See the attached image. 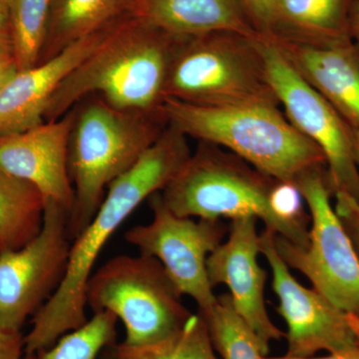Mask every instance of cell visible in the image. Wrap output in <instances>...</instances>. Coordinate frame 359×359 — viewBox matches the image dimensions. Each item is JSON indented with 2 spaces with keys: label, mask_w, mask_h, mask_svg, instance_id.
Masks as SVG:
<instances>
[{
  "label": "cell",
  "mask_w": 359,
  "mask_h": 359,
  "mask_svg": "<svg viewBox=\"0 0 359 359\" xmlns=\"http://www.w3.org/2000/svg\"><path fill=\"white\" fill-rule=\"evenodd\" d=\"M169 126L187 137L230 151L262 173L282 182L327 167L318 146L295 128L280 106L207 107L165 99Z\"/></svg>",
  "instance_id": "4"
},
{
  "label": "cell",
  "mask_w": 359,
  "mask_h": 359,
  "mask_svg": "<svg viewBox=\"0 0 359 359\" xmlns=\"http://www.w3.org/2000/svg\"><path fill=\"white\" fill-rule=\"evenodd\" d=\"M114 359H221L204 318L192 313L184 327L167 339L145 346H114Z\"/></svg>",
  "instance_id": "23"
},
{
  "label": "cell",
  "mask_w": 359,
  "mask_h": 359,
  "mask_svg": "<svg viewBox=\"0 0 359 359\" xmlns=\"http://www.w3.org/2000/svg\"><path fill=\"white\" fill-rule=\"evenodd\" d=\"M294 183L311 216L309 242L302 247L276 235V250L290 269L308 278L337 309L359 316V257L330 202L327 174L318 168Z\"/></svg>",
  "instance_id": "8"
},
{
  "label": "cell",
  "mask_w": 359,
  "mask_h": 359,
  "mask_svg": "<svg viewBox=\"0 0 359 359\" xmlns=\"http://www.w3.org/2000/svg\"><path fill=\"white\" fill-rule=\"evenodd\" d=\"M125 14L179 39L212 32L257 37L241 0H129Z\"/></svg>",
  "instance_id": "17"
},
{
  "label": "cell",
  "mask_w": 359,
  "mask_h": 359,
  "mask_svg": "<svg viewBox=\"0 0 359 359\" xmlns=\"http://www.w3.org/2000/svg\"><path fill=\"white\" fill-rule=\"evenodd\" d=\"M347 320H348L349 325H351L356 339L359 341V316L347 314Z\"/></svg>",
  "instance_id": "32"
},
{
  "label": "cell",
  "mask_w": 359,
  "mask_h": 359,
  "mask_svg": "<svg viewBox=\"0 0 359 359\" xmlns=\"http://www.w3.org/2000/svg\"><path fill=\"white\" fill-rule=\"evenodd\" d=\"M25 335L0 327V359H25Z\"/></svg>",
  "instance_id": "27"
},
{
  "label": "cell",
  "mask_w": 359,
  "mask_h": 359,
  "mask_svg": "<svg viewBox=\"0 0 359 359\" xmlns=\"http://www.w3.org/2000/svg\"><path fill=\"white\" fill-rule=\"evenodd\" d=\"M149 200L152 221L132 228L125 240L140 254L157 259L180 294L193 299L199 313L210 311L218 297L208 276V257L223 243L228 226L222 219L196 221L178 216L167 207L160 192Z\"/></svg>",
  "instance_id": "10"
},
{
  "label": "cell",
  "mask_w": 359,
  "mask_h": 359,
  "mask_svg": "<svg viewBox=\"0 0 359 359\" xmlns=\"http://www.w3.org/2000/svg\"><path fill=\"white\" fill-rule=\"evenodd\" d=\"M256 39L269 84L285 116L325 155L330 191L334 195L351 196L359 202L355 131L292 67L268 35L259 33Z\"/></svg>",
  "instance_id": "9"
},
{
  "label": "cell",
  "mask_w": 359,
  "mask_h": 359,
  "mask_svg": "<svg viewBox=\"0 0 359 359\" xmlns=\"http://www.w3.org/2000/svg\"><path fill=\"white\" fill-rule=\"evenodd\" d=\"M74 112L34 128L0 136V171L29 182L69 214L74 189L69 172V138Z\"/></svg>",
  "instance_id": "14"
},
{
  "label": "cell",
  "mask_w": 359,
  "mask_h": 359,
  "mask_svg": "<svg viewBox=\"0 0 359 359\" xmlns=\"http://www.w3.org/2000/svg\"><path fill=\"white\" fill-rule=\"evenodd\" d=\"M355 28H356V32H358V35H359V0H358V1H356Z\"/></svg>",
  "instance_id": "34"
},
{
  "label": "cell",
  "mask_w": 359,
  "mask_h": 359,
  "mask_svg": "<svg viewBox=\"0 0 359 359\" xmlns=\"http://www.w3.org/2000/svg\"><path fill=\"white\" fill-rule=\"evenodd\" d=\"M261 254L271 266L276 311L287 325V355L311 358L318 351L337 353L358 344L347 314L295 280L276 250V233L268 229L261 233Z\"/></svg>",
  "instance_id": "12"
},
{
  "label": "cell",
  "mask_w": 359,
  "mask_h": 359,
  "mask_svg": "<svg viewBox=\"0 0 359 359\" xmlns=\"http://www.w3.org/2000/svg\"><path fill=\"white\" fill-rule=\"evenodd\" d=\"M7 53H13L11 30L9 27L0 28V57Z\"/></svg>",
  "instance_id": "30"
},
{
  "label": "cell",
  "mask_w": 359,
  "mask_h": 359,
  "mask_svg": "<svg viewBox=\"0 0 359 359\" xmlns=\"http://www.w3.org/2000/svg\"><path fill=\"white\" fill-rule=\"evenodd\" d=\"M174 283L152 257L122 255L92 273L87 306L108 311L121 321L127 346L156 344L178 332L192 313L182 304Z\"/></svg>",
  "instance_id": "7"
},
{
  "label": "cell",
  "mask_w": 359,
  "mask_h": 359,
  "mask_svg": "<svg viewBox=\"0 0 359 359\" xmlns=\"http://www.w3.org/2000/svg\"><path fill=\"white\" fill-rule=\"evenodd\" d=\"M128 2L129 0H53L40 62L109 26L124 15Z\"/></svg>",
  "instance_id": "19"
},
{
  "label": "cell",
  "mask_w": 359,
  "mask_h": 359,
  "mask_svg": "<svg viewBox=\"0 0 359 359\" xmlns=\"http://www.w3.org/2000/svg\"><path fill=\"white\" fill-rule=\"evenodd\" d=\"M257 37L212 32L182 39L170 66L165 99L207 107L280 106Z\"/></svg>",
  "instance_id": "5"
},
{
  "label": "cell",
  "mask_w": 359,
  "mask_h": 359,
  "mask_svg": "<svg viewBox=\"0 0 359 359\" xmlns=\"http://www.w3.org/2000/svg\"><path fill=\"white\" fill-rule=\"evenodd\" d=\"M264 359H359V341L358 344L344 351H337V353H328V355L320 356V358H294L285 354L282 356H264Z\"/></svg>",
  "instance_id": "28"
},
{
  "label": "cell",
  "mask_w": 359,
  "mask_h": 359,
  "mask_svg": "<svg viewBox=\"0 0 359 359\" xmlns=\"http://www.w3.org/2000/svg\"><path fill=\"white\" fill-rule=\"evenodd\" d=\"M191 154L186 135L168 125L141 159L110 184L95 216L71 242L65 278L33 316L32 330L25 337L26 354L52 346L88 320L87 283L101 252L144 201L163 191Z\"/></svg>",
  "instance_id": "1"
},
{
  "label": "cell",
  "mask_w": 359,
  "mask_h": 359,
  "mask_svg": "<svg viewBox=\"0 0 359 359\" xmlns=\"http://www.w3.org/2000/svg\"><path fill=\"white\" fill-rule=\"evenodd\" d=\"M108 27L11 77L0 91V136L20 133L45 122L47 105L54 92L98 46Z\"/></svg>",
  "instance_id": "15"
},
{
  "label": "cell",
  "mask_w": 359,
  "mask_h": 359,
  "mask_svg": "<svg viewBox=\"0 0 359 359\" xmlns=\"http://www.w3.org/2000/svg\"><path fill=\"white\" fill-rule=\"evenodd\" d=\"M276 182L230 151L200 142L160 193L167 207L178 216L212 221L252 217L285 238V226L271 205Z\"/></svg>",
  "instance_id": "6"
},
{
  "label": "cell",
  "mask_w": 359,
  "mask_h": 359,
  "mask_svg": "<svg viewBox=\"0 0 359 359\" xmlns=\"http://www.w3.org/2000/svg\"><path fill=\"white\" fill-rule=\"evenodd\" d=\"M45 199L34 185L0 171V254L20 249L43 226Z\"/></svg>",
  "instance_id": "20"
},
{
  "label": "cell",
  "mask_w": 359,
  "mask_h": 359,
  "mask_svg": "<svg viewBox=\"0 0 359 359\" xmlns=\"http://www.w3.org/2000/svg\"><path fill=\"white\" fill-rule=\"evenodd\" d=\"M11 0H0V28L9 27Z\"/></svg>",
  "instance_id": "31"
},
{
  "label": "cell",
  "mask_w": 359,
  "mask_h": 359,
  "mask_svg": "<svg viewBox=\"0 0 359 359\" xmlns=\"http://www.w3.org/2000/svg\"><path fill=\"white\" fill-rule=\"evenodd\" d=\"M346 0H276L269 35L309 44L348 40Z\"/></svg>",
  "instance_id": "18"
},
{
  "label": "cell",
  "mask_w": 359,
  "mask_h": 359,
  "mask_svg": "<svg viewBox=\"0 0 359 359\" xmlns=\"http://www.w3.org/2000/svg\"><path fill=\"white\" fill-rule=\"evenodd\" d=\"M355 152L356 162H358L359 168V131H355Z\"/></svg>",
  "instance_id": "33"
},
{
  "label": "cell",
  "mask_w": 359,
  "mask_h": 359,
  "mask_svg": "<svg viewBox=\"0 0 359 359\" xmlns=\"http://www.w3.org/2000/svg\"><path fill=\"white\" fill-rule=\"evenodd\" d=\"M68 219L65 209L47 202L39 235L0 254V327L21 332L57 290L69 259Z\"/></svg>",
  "instance_id": "11"
},
{
  "label": "cell",
  "mask_w": 359,
  "mask_h": 359,
  "mask_svg": "<svg viewBox=\"0 0 359 359\" xmlns=\"http://www.w3.org/2000/svg\"><path fill=\"white\" fill-rule=\"evenodd\" d=\"M257 222L252 217L233 219L228 238L208 257L207 271L212 289L219 285L228 287L233 309L269 354L271 342L283 339L285 334L271 321L266 309V273L259 263L261 235Z\"/></svg>",
  "instance_id": "13"
},
{
  "label": "cell",
  "mask_w": 359,
  "mask_h": 359,
  "mask_svg": "<svg viewBox=\"0 0 359 359\" xmlns=\"http://www.w3.org/2000/svg\"><path fill=\"white\" fill-rule=\"evenodd\" d=\"M334 197L335 212L353 241L359 257V202L344 194H337Z\"/></svg>",
  "instance_id": "25"
},
{
  "label": "cell",
  "mask_w": 359,
  "mask_h": 359,
  "mask_svg": "<svg viewBox=\"0 0 359 359\" xmlns=\"http://www.w3.org/2000/svg\"><path fill=\"white\" fill-rule=\"evenodd\" d=\"M259 32L268 34L273 30L276 0H241Z\"/></svg>",
  "instance_id": "26"
},
{
  "label": "cell",
  "mask_w": 359,
  "mask_h": 359,
  "mask_svg": "<svg viewBox=\"0 0 359 359\" xmlns=\"http://www.w3.org/2000/svg\"><path fill=\"white\" fill-rule=\"evenodd\" d=\"M204 318L215 351L221 359H264L268 354L252 328L233 309L230 294L219 295Z\"/></svg>",
  "instance_id": "21"
},
{
  "label": "cell",
  "mask_w": 359,
  "mask_h": 359,
  "mask_svg": "<svg viewBox=\"0 0 359 359\" xmlns=\"http://www.w3.org/2000/svg\"><path fill=\"white\" fill-rule=\"evenodd\" d=\"M266 35L292 67L359 131V53L351 42L309 44Z\"/></svg>",
  "instance_id": "16"
},
{
  "label": "cell",
  "mask_w": 359,
  "mask_h": 359,
  "mask_svg": "<svg viewBox=\"0 0 359 359\" xmlns=\"http://www.w3.org/2000/svg\"><path fill=\"white\" fill-rule=\"evenodd\" d=\"M18 71L20 70L13 53H7L0 57V91Z\"/></svg>",
  "instance_id": "29"
},
{
  "label": "cell",
  "mask_w": 359,
  "mask_h": 359,
  "mask_svg": "<svg viewBox=\"0 0 359 359\" xmlns=\"http://www.w3.org/2000/svg\"><path fill=\"white\" fill-rule=\"evenodd\" d=\"M182 39L124 14L59 85L45 121L63 117L92 95L121 109L162 110L170 66Z\"/></svg>",
  "instance_id": "2"
},
{
  "label": "cell",
  "mask_w": 359,
  "mask_h": 359,
  "mask_svg": "<svg viewBox=\"0 0 359 359\" xmlns=\"http://www.w3.org/2000/svg\"><path fill=\"white\" fill-rule=\"evenodd\" d=\"M69 138V172L74 205L68 219L71 242L95 216L108 187L152 147L168 123L157 112L121 109L99 96L75 107Z\"/></svg>",
  "instance_id": "3"
},
{
  "label": "cell",
  "mask_w": 359,
  "mask_h": 359,
  "mask_svg": "<svg viewBox=\"0 0 359 359\" xmlns=\"http://www.w3.org/2000/svg\"><path fill=\"white\" fill-rule=\"evenodd\" d=\"M118 320L108 311L94 313L81 327L71 330L52 346L25 359H97L103 349L115 346Z\"/></svg>",
  "instance_id": "24"
},
{
  "label": "cell",
  "mask_w": 359,
  "mask_h": 359,
  "mask_svg": "<svg viewBox=\"0 0 359 359\" xmlns=\"http://www.w3.org/2000/svg\"><path fill=\"white\" fill-rule=\"evenodd\" d=\"M53 0H11L13 55L18 70L39 65L48 33Z\"/></svg>",
  "instance_id": "22"
}]
</instances>
